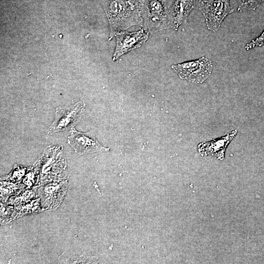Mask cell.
I'll list each match as a JSON object with an SVG mask.
<instances>
[{"label": "cell", "mask_w": 264, "mask_h": 264, "mask_svg": "<svg viewBox=\"0 0 264 264\" xmlns=\"http://www.w3.org/2000/svg\"><path fill=\"white\" fill-rule=\"evenodd\" d=\"M103 6L110 25L109 40L117 33L142 21L141 0H99Z\"/></svg>", "instance_id": "1"}, {"label": "cell", "mask_w": 264, "mask_h": 264, "mask_svg": "<svg viewBox=\"0 0 264 264\" xmlns=\"http://www.w3.org/2000/svg\"><path fill=\"white\" fill-rule=\"evenodd\" d=\"M175 0H141L140 12L145 30L158 31L174 23Z\"/></svg>", "instance_id": "2"}, {"label": "cell", "mask_w": 264, "mask_h": 264, "mask_svg": "<svg viewBox=\"0 0 264 264\" xmlns=\"http://www.w3.org/2000/svg\"><path fill=\"white\" fill-rule=\"evenodd\" d=\"M172 68L179 77L193 83H203L211 74L213 64L202 57L198 59L172 65Z\"/></svg>", "instance_id": "3"}, {"label": "cell", "mask_w": 264, "mask_h": 264, "mask_svg": "<svg viewBox=\"0 0 264 264\" xmlns=\"http://www.w3.org/2000/svg\"><path fill=\"white\" fill-rule=\"evenodd\" d=\"M198 7L207 28L214 32L220 29L224 19L234 11L229 0H200Z\"/></svg>", "instance_id": "4"}, {"label": "cell", "mask_w": 264, "mask_h": 264, "mask_svg": "<svg viewBox=\"0 0 264 264\" xmlns=\"http://www.w3.org/2000/svg\"><path fill=\"white\" fill-rule=\"evenodd\" d=\"M86 105L82 101L65 108H56L55 118L47 132L53 134L59 132L70 131L83 112Z\"/></svg>", "instance_id": "5"}, {"label": "cell", "mask_w": 264, "mask_h": 264, "mask_svg": "<svg viewBox=\"0 0 264 264\" xmlns=\"http://www.w3.org/2000/svg\"><path fill=\"white\" fill-rule=\"evenodd\" d=\"M67 142L75 152L79 154H91L97 152H107L109 148L103 146L96 139L92 131L86 132H78L75 128L70 131Z\"/></svg>", "instance_id": "6"}, {"label": "cell", "mask_w": 264, "mask_h": 264, "mask_svg": "<svg viewBox=\"0 0 264 264\" xmlns=\"http://www.w3.org/2000/svg\"><path fill=\"white\" fill-rule=\"evenodd\" d=\"M116 43L112 60L140 47L148 39L149 32L144 29L136 32L121 31L115 34Z\"/></svg>", "instance_id": "7"}, {"label": "cell", "mask_w": 264, "mask_h": 264, "mask_svg": "<svg viewBox=\"0 0 264 264\" xmlns=\"http://www.w3.org/2000/svg\"><path fill=\"white\" fill-rule=\"evenodd\" d=\"M237 133V130H234L224 136L209 142L200 143L198 145V151L202 155H212L220 160H223L227 146Z\"/></svg>", "instance_id": "8"}, {"label": "cell", "mask_w": 264, "mask_h": 264, "mask_svg": "<svg viewBox=\"0 0 264 264\" xmlns=\"http://www.w3.org/2000/svg\"><path fill=\"white\" fill-rule=\"evenodd\" d=\"M196 0H175L173 4L174 24L177 30L187 20L188 15L195 8Z\"/></svg>", "instance_id": "9"}, {"label": "cell", "mask_w": 264, "mask_h": 264, "mask_svg": "<svg viewBox=\"0 0 264 264\" xmlns=\"http://www.w3.org/2000/svg\"><path fill=\"white\" fill-rule=\"evenodd\" d=\"M238 1V11L244 10H255L264 1V0H237Z\"/></svg>", "instance_id": "10"}, {"label": "cell", "mask_w": 264, "mask_h": 264, "mask_svg": "<svg viewBox=\"0 0 264 264\" xmlns=\"http://www.w3.org/2000/svg\"><path fill=\"white\" fill-rule=\"evenodd\" d=\"M264 45V30L255 39L253 40L250 43L247 44L245 49L247 50L256 47L261 46Z\"/></svg>", "instance_id": "11"}]
</instances>
